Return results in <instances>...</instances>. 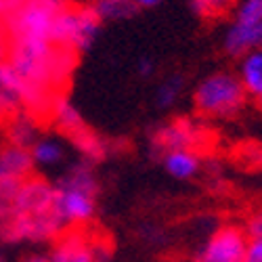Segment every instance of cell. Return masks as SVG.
Returning <instances> with one entry per match:
<instances>
[{"label":"cell","mask_w":262,"mask_h":262,"mask_svg":"<svg viewBox=\"0 0 262 262\" xmlns=\"http://www.w3.org/2000/svg\"><path fill=\"white\" fill-rule=\"evenodd\" d=\"M183 84H185V78L179 76V74H172V76L164 78L156 89V105L162 107V109L172 107L183 93Z\"/></svg>","instance_id":"19"},{"label":"cell","mask_w":262,"mask_h":262,"mask_svg":"<svg viewBox=\"0 0 262 262\" xmlns=\"http://www.w3.org/2000/svg\"><path fill=\"white\" fill-rule=\"evenodd\" d=\"M26 82L11 68V63H0V120H9L11 116L24 112Z\"/></svg>","instance_id":"9"},{"label":"cell","mask_w":262,"mask_h":262,"mask_svg":"<svg viewBox=\"0 0 262 262\" xmlns=\"http://www.w3.org/2000/svg\"><path fill=\"white\" fill-rule=\"evenodd\" d=\"M162 166L177 181H189L200 172L202 162L198 154L191 149H177V151H166L162 156Z\"/></svg>","instance_id":"16"},{"label":"cell","mask_w":262,"mask_h":262,"mask_svg":"<svg viewBox=\"0 0 262 262\" xmlns=\"http://www.w3.org/2000/svg\"><path fill=\"white\" fill-rule=\"evenodd\" d=\"M17 262H51L47 252H28L24 254Z\"/></svg>","instance_id":"27"},{"label":"cell","mask_w":262,"mask_h":262,"mask_svg":"<svg viewBox=\"0 0 262 262\" xmlns=\"http://www.w3.org/2000/svg\"><path fill=\"white\" fill-rule=\"evenodd\" d=\"M223 49L231 57H244L252 51H262V21L260 24H233L227 28Z\"/></svg>","instance_id":"11"},{"label":"cell","mask_w":262,"mask_h":262,"mask_svg":"<svg viewBox=\"0 0 262 262\" xmlns=\"http://www.w3.org/2000/svg\"><path fill=\"white\" fill-rule=\"evenodd\" d=\"M68 0H24L11 17L3 21L9 40H40L53 42L55 24Z\"/></svg>","instance_id":"4"},{"label":"cell","mask_w":262,"mask_h":262,"mask_svg":"<svg viewBox=\"0 0 262 262\" xmlns=\"http://www.w3.org/2000/svg\"><path fill=\"white\" fill-rule=\"evenodd\" d=\"M95 3H101V0H91V5H95Z\"/></svg>","instance_id":"31"},{"label":"cell","mask_w":262,"mask_h":262,"mask_svg":"<svg viewBox=\"0 0 262 262\" xmlns=\"http://www.w3.org/2000/svg\"><path fill=\"white\" fill-rule=\"evenodd\" d=\"M99 181L93 164L78 162L63 172L55 183V212L65 229H76L91 223L97 214Z\"/></svg>","instance_id":"2"},{"label":"cell","mask_w":262,"mask_h":262,"mask_svg":"<svg viewBox=\"0 0 262 262\" xmlns=\"http://www.w3.org/2000/svg\"><path fill=\"white\" fill-rule=\"evenodd\" d=\"M137 9H154L158 5H162V0H133Z\"/></svg>","instance_id":"29"},{"label":"cell","mask_w":262,"mask_h":262,"mask_svg":"<svg viewBox=\"0 0 262 262\" xmlns=\"http://www.w3.org/2000/svg\"><path fill=\"white\" fill-rule=\"evenodd\" d=\"M3 145H5V143H3V139H0V149H3Z\"/></svg>","instance_id":"32"},{"label":"cell","mask_w":262,"mask_h":262,"mask_svg":"<svg viewBox=\"0 0 262 262\" xmlns=\"http://www.w3.org/2000/svg\"><path fill=\"white\" fill-rule=\"evenodd\" d=\"M237 24H260L262 21V0H239L235 9Z\"/></svg>","instance_id":"21"},{"label":"cell","mask_w":262,"mask_h":262,"mask_svg":"<svg viewBox=\"0 0 262 262\" xmlns=\"http://www.w3.org/2000/svg\"><path fill=\"white\" fill-rule=\"evenodd\" d=\"M248 93L242 80L231 72H214L206 76L193 93L198 112L210 118H231L246 105Z\"/></svg>","instance_id":"3"},{"label":"cell","mask_w":262,"mask_h":262,"mask_svg":"<svg viewBox=\"0 0 262 262\" xmlns=\"http://www.w3.org/2000/svg\"><path fill=\"white\" fill-rule=\"evenodd\" d=\"M0 262H9V256H7L3 250H0Z\"/></svg>","instance_id":"30"},{"label":"cell","mask_w":262,"mask_h":262,"mask_svg":"<svg viewBox=\"0 0 262 262\" xmlns=\"http://www.w3.org/2000/svg\"><path fill=\"white\" fill-rule=\"evenodd\" d=\"M237 78L242 80L248 95L262 99V51H252L242 57Z\"/></svg>","instance_id":"17"},{"label":"cell","mask_w":262,"mask_h":262,"mask_svg":"<svg viewBox=\"0 0 262 262\" xmlns=\"http://www.w3.org/2000/svg\"><path fill=\"white\" fill-rule=\"evenodd\" d=\"M260 160H262V156H260Z\"/></svg>","instance_id":"35"},{"label":"cell","mask_w":262,"mask_h":262,"mask_svg":"<svg viewBox=\"0 0 262 262\" xmlns=\"http://www.w3.org/2000/svg\"><path fill=\"white\" fill-rule=\"evenodd\" d=\"M21 5H24V0H0V19H7L11 17Z\"/></svg>","instance_id":"26"},{"label":"cell","mask_w":262,"mask_h":262,"mask_svg":"<svg viewBox=\"0 0 262 262\" xmlns=\"http://www.w3.org/2000/svg\"><path fill=\"white\" fill-rule=\"evenodd\" d=\"M34 160L30 156V149L15 147V145H3L0 149V183L21 185L34 177Z\"/></svg>","instance_id":"8"},{"label":"cell","mask_w":262,"mask_h":262,"mask_svg":"<svg viewBox=\"0 0 262 262\" xmlns=\"http://www.w3.org/2000/svg\"><path fill=\"white\" fill-rule=\"evenodd\" d=\"M30 156L36 168H55L61 166L68 158V147L59 137L40 135L38 141L30 147Z\"/></svg>","instance_id":"15"},{"label":"cell","mask_w":262,"mask_h":262,"mask_svg":"<svg viewBox=\"0 0 262 262\" xmlns=\"http://www.w3.org/2000/svg\"><path fill=\"white\" fill-rule=\"evenodd\" d=\"M47 254L51 262H93L91 239L74 229L65 231Z\"/></svg>","instance_id":"12"},{"label":"cell","mask_w":262,"mask_h":262,"mask_svg":"<svg viewBox=\"0 0 262 262\" xmlns=\"http://www.w3.org/2000/svg\"><path fill=\"white\" fill-rule=\"evenodd\" d=\"M5 122H7L5 124V143L7 145L30 149L38 141V137H40L38 118H34L28 112H19V114L11 116Z\"/></svg>","instance_id":"14"},{"label":"cell","mask_w":262,"mask_h":262,"mask_svg":"<svg viewBox=\"0 0 262 262\" xmlns=\"http://www.w3.org/2000/svg\"><path fill=\"white\" fill-rule=\"evenodd\" d=\"M0 30H3V19H0Z\"/></svg>","instance_id":"33"},{"label":"cell","mask_w":262,"mask_h":262,"mask_svg":"<svg viewBox=\"0 0 262 262\" xmlns=\"http://www.w3.org/2000/svg\"><path fill=\"white\" fill-rule=\"evenodd\" d=\"M103 21L91 5H68L55 24L53 45L70 49L76 55L89 51L101 32Z\"/></svg>","instance_id":"5"},{"label":"cell","mask_w":262,"mask_h":262,"mask_svg":"<svg viewBox=\"0 0 262 262\" xmlns=\"http://www.w3.org/2000/svg\"><path fill=\"white\" fill-rule=\"evenodd\" d=\"M235 0H191V9L198 17L212 19L227 13L233 7Z\"/></svg>","instance_id":"20"},{"label":"cell","mask_w":262,"mask_h":262,"mask_svg":"<svg viewBox=\"0 0 262 262\" xmlns=\"http://www.w3.org/2000/svg\"><path fill=\"white\" fill-rule=\"evenodd\" d=\"M246 235L248 239H256V237H262V212L254 214L250 221H248V227H246Z\"/></svg>","instance_id":"25"},{"label":"cell","mask_w":262,"mask_h":262,"mask_svg":"<svg viewBox=\"0 0 262 262\" xmlns=\"http://www.w3.org/2000/svg\"><path fill=\"white\" fill-rule=\"evenodd\" d=\"M101 21H114V19H126L130 17L137 7L133 0H101V3L91 5Z\"/></svg>","instance_id":"18"},{"label":"cell","mask_w":262,"mask_h":262,"mask_svg":"<svg viewBox=\"0 0 262 262\" xmlns=\"http://www.w3.org/2000/svg\"><path fill=\"white\" fill-rule=\"evenodd\" d=\"M49 120H53V124L61 130V133L68 137L70 141L78 139L80 135H84L89 126L84 124V118L80 116V112L76 109V105L65 97V95H57L51 103L49 109Z\"/></svg>","instance_id":"13"},{"label":"cell","mask_w":262,"mask_h":262,"mask_svg":"<svg viewBox=\"0 0 262 262\" xmlns=\"http://www.w3.org/2000/svg\"><path fill=\"white\" fill-rule=\"evenodd\" d=\"M7 61L26 84L59 93L70 80L76 53L40 40H9Z\"/></svg>","instance_id":"1"},{"label":"cell","mask_w":262,"mask_h":262,"mask_svg":"<svg viewBox=\"0 0 262 262\" xmlns=\"http://www.w3.org/2000/svg\"><path fill=\"white\" fill-rule=\"evenodd\" d=\"M55 210V185L42 177H30L17 189V195L7 214L34 216ZM5 216V214H3Z\"/></svg>","instance_id":"7"},{"label":"cell","mask_w":262,"mask_h":262,"mask_svg":"<svg viewBox=\"0 0 262 262\" xmlns=\"http://www.w3.org/2000/svg\"><path fill=\"white\" fill-rule=\"evenodd\" d=\"M200 128L187 122V120H177L160 126L154 133V147L160 151H177V149H191L200 141Z\"/></svg>","instance_id":"10"},{"label":"cell","mask_w":262,"mask_h":262,"mask_svg":"<svg viewBox=\"0 0 262 262\" xmlns=\"http://www.w3.org/2000/svg\"><path fill=\"white\" fill-rule=\"evenodd\" d=\"M156 59H151V57H147V55H143V57H139V61H137V74L143 78V80H149V78H154L156 76Z\"/></svg>","instance_id":"23"},{"label":"cell","mask_w":262,"mask_h":262,"mask_svg":"<svg viewBox=\"0 0 262 262\" xmlns=\"http://www.w3.org/2000/svg\"><path fill=\"white\" fill-rule=\"evenodd\" d=\"M91 250H93V262H112L114 258V250L105 242H91Z\"/></svg>","instance_id":"22"},{"label":"cell","mask_w":262,"mask_h":262,"mask_svg":"<svg viewBox=\"0 0 262 262\" xmlns=\"http://www.w3.org/2000/svg\"><path fill=\"white\" fill-rule=\"evenodd\" d=\"M248 248V235L239 227L216 229L206 244L200 248L195 260L198 262H244Z\"/></svg>","instance_id":"6"},{"label":"cell","mask_w":262,"mask_h":262,"mask_svg":"<svg viewBox=\"0 0 262 262\" xmlns=\"http://www.w3.org/2000/svg\"><path fill=\"white\" fill-rule=\"evenodd\" d=\"M260 107H262V99H260Z\"/></svg>","instance_id":"34"},{"label":"cell","mask_w":262,"mask_h":262,"mask_svg":"<svg viewBox=\"0 0 262 262\" xmlns=\"http://www.w3.org/2000/svg\"><path fill=\"white\" fill-rule=\"evenodd\" d=\"M244 262H262V237L248 239V248H246Z\"/></svg>","instance_id":"24"},{"label":"cell","mask_w":262,"mask_h":262,"mask_svg":"<svg viewBox=\"0 0 262 262\" xmlns=\"http://www.w3.org/2000/svg\"><path fill=\"white\" fill-rule=\"evenodd\" d=\"M7 55H9V36L5 34V28L0 30V63L7 61Z\"/></svg>","instance_id":"28"}]
</instances>
